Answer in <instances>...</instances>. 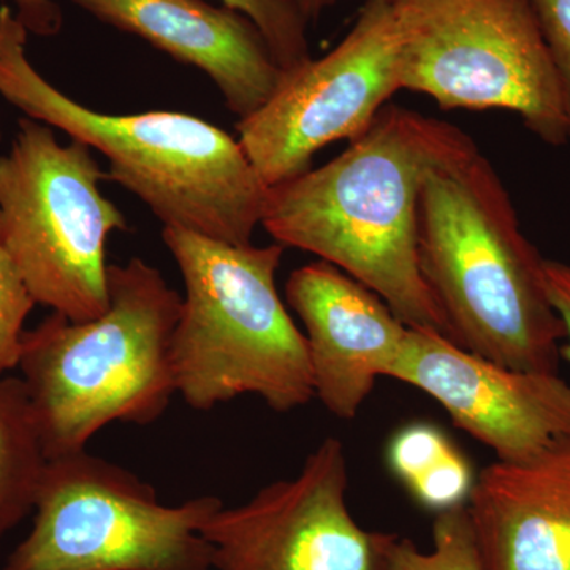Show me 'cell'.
<instances>
[{"mask_svg": "<svg viewBox=\"0 0 570 570\" xmlns=\"http://www.w3.org/2000/svg\"><path fill=\"white\" fill-rule=\"evenodd\" d=\"M469 141L452 124L387 105L335 159L269 186L262 225L277 245L354 277L411 328L448 337L420 269L419 198L426 171Z\"/></svg>", "mask_w": 570, "mask_h": 570, "instance_id": "6da1fadb", "label": "cell"}, {"mask_svg": "<svg viewBox=\"0 0 570 570\" xmlns=\"http://www.w3.org/2000/svg\"><path fill=\"white\" fill-rule=\"evenodd\" d=\"M419 262L456 346L513 370L558 373L566 328L539 250L474 140L426 171Z\"/></svg>", "mask_w": 570, "mask_h": 570, "instance_id": "7a4b0ae2", "label": "cell"}, {"mask_svg": "<svg viewBox=\"0 0 570 570\" xmlns=\"http://www.w3.org/2000/svg\"><path fill=\"white\" fill-rule=\"evenodd\" d=\"M24 22L0 6V96L108 159L107 179L148 206L164 227L253 245L266 186L238 138L176 111L107 115L70 99L28 58Z\"/></svg>", "mask_w": 570, "mask_h": 570, "instance_id": "3957f363", "label": "cell"}, {"mask_svg": "<svg viewBox=\"0 0 570 570\" xmlns=\"http://www.w3.org/2000/svg\"><path fill=\"white\" fill-rule=\"evenodd\" d=\"M183 296L140 257L108 266V307L51 313L22 335V382L48 460L82 452L110 423L149 425L176 395L171 340Z\"/></svg>", "mask_w": 570, "mask_h": 570, "instance_id": "277c9868", "label": "cell"}, {"mask_svg": "<svg viewBox=\"0 0 570 570\" xmlns=\"http://www.w3.org/2000/svg\"><path fill=\"white\" fill-rule=\"evenodd\" d=\"M181 272L171 340L176 393L195 411L254 395L275 412L314 400L306 337L277 294L284 246L232 245L164 227Z\"/></svg>", "mask_w": 570, "mask_h": 570, "instance_id": "5b68a950", "label": "cell"}, {"mask_svg": "<svg viewBox=\"0 0 570 570\" xmlns=\"http://www.w3.org/2000/svg\"><path fill=\"white\" fill-rule=\"evenodd\" d=\"M104 179L88 145H61L50 126L28 116L0 156V246L37 305L73 322L107 311L105 245L127 230L100 193Z\"/></svg>", "mask_w": 570, "mask_h": 570, "instance_id": "8992f818", "label": "cell"}, {"mask_svg": "<svg viewBox=\"0 0 570 570\" xmlns=\"http://www.w3.org/2000/svg\"><path fill=\"white\" fill-rule=\"evenodd\" d=\"M223 505L160 504L145 480L82 450L48 460L32 530L0 570H213L202 527Z\"/></svg>", "mask_w": 570, "mask_h": 570, "instance_id": "52a82bcc", "label": "cell"}, {"mask_svg": "<svg viewBox=\"0 0 570 570\" xmlns=\"http://www.w3.org/2000/svg\"><path fill=\"white\" fill-rule=\"evenodd\" d=\"M401 89L442 110H508L540 140H569L560 81L530 0H392Z\"/></svg>", "mask_w": 570, "mask_h": 570, "instance_id": "ba28073f", "label": "cell"}, {"mask_svg": "<svg viewBox=\"0 0 570 570\" xmlns=\"http://www.w3.org/2000/svg\"><path fill=\"white\" fill-rule=\"evenodd\" d=\"M400 50L392 0H366L336 48L285 71L273 99L236 122L238 141L266 186L306 174L322 148L370 129L401 91Z\"/></svg>", "mask_w": 570, "mask_h": 570, "instance_id": "9c48e42d", "label": "cell"}, {"mask_svg": "<svg viewBox=\"0 0 570 570\" xmlns=\"http://www.w3.org/2000/svg\"><path fill=\"white\" fill-rule=\"evenodd\" d=\"M347 489L346 448L325 438L295 478L268 483L205 521L213 570H390L397 535L360 527Z\"/></svg>", "mask_w": 570, "mask_h": 570, "instance_id": "30bf717a", "label": "cell"}, {"mask_svg": "<svg viewBox=\"0 0 570 570\" xmlns=\"http://www.w3.org/2000/svg\"><path fill=\"white\" fill-rule=\"evenodd\" d=\"M389 379L433 397L499 461H524L570 436V384L558 373L513 370L409 326Z\"/></svg>", "mask_w": 570, "mask_h": 570, "instance_id": "8fae6325", "label": "cell"}, {"mask_svg": "<svg viewBox=\"0 0 570 570\" xmlns=\"http://www.w3.org/2000/svg\"><path fill=\"white\" fill-rule=\"evenodd\" d=\"M287 305L306 328L314 397L341 420H352L387 377L409 326L384 299L354 277L318 261L285 283Z\"/></svg>", "mask_w": 570, "mask_h": 570, "instance_id": "7c38bea8", "label": "cell"}, {"mask_svg": "<svg viewBox=\"0 0 570 570\" xmlns=\"http://www.w3.org/2000/svg\"><path fill=\"white\" fill-rule=\"evenodd\" d=\"M124 32L212 78L228 110L242 119L265 107L285 71L245 14L204 0H71Z\"/></svg>", "mask_w": 570, "mask_h": 570, "instance_id": "4fadbf2b", "label": "cell"}, {"mask_svg": "<svg viewBox=\"0 0 570 570\" xmlns=\"http://www.w3.org/2000/svg\"><path fill=\"white\" fill-rule=\"evenodd\" d=\"M466 510L487 570H570V436L483 468Z\"/></svg>", "mask_w": 570, "mask_h": 570, "instance_id": "5bb4252c", "label": "cell"}, {"mask_svg": "<svg viewBox=\"0 0 570 570\" xmlns=\"http://www.w3.org/2000/svg\"><path fill=\"white\" fill-rule=\"evenodd\" d=\"M385 461L409 497L436 513L466 505L478 478L452 439L430 422H411L396 430Z\"/></svg>", "mask_w": 570, "mask_h": 570, "instance_id": "9a60e30c", "label": "cell"}, {"mask_svg": "<svg viewBox=\"0 0 570 570\" xmlns=\"http://www.w3.org/2000/svg\"><path fill=\"white\" fill-rule=\"evenodd\" d=\"M48 459L18 377H0V539L33 510Z\"/></svg>", "mask_w": 570, "mask_h": 570, "instance_id": "2e32d148", "label": "cell"}, {"mask_svg": "<svg viewBox=\"0 0 570 570\" xmlns=\"http://www.w3.org/2000/svg\"><path fill=\"white\" fill-rule=\"evenodd\" d=\"M390 570H487L480 557L466 505L438 513L433 549L396 538L389 551Z\"/></svg>", "mask_w": 570, "mask_h": 570, "instance_id": "e0dca14e", "label": "cell"}, {"mask_svg": "<svg viewBox=\"0 0 570 570\" xmlns=\"http://www.w3.org/2000/svg\"><path fill=\"white\" fill-rule=\"evenodd\" d=\"M257 26L281 69L291 71L311 61L307 21L294 0H223Z\"/></svg>", "mask_w": 570, "mask_h": 570, "instance_id": "ac0fdd59", "label": "cell"}, {"mask_svg": "<svg viewBox=\"0 0 570 570\" xmlns=\"http://www.w3.org/2000/svg\"><path fill=\"white\" fill-rule=\"evenodd\" d=\"M36 305L20 273L0 246V377L20 365L24 322Z\"/></svg>", "mask_w": 570, "mask_h": 570, "instance_id": "d6986e66", "label": "cell"}, {"mask_svg": "<svg viewBox=\"0 0 570 570\" xmlns=\"http://www.w3.org/2000/svg\"><path fill=\"white\" fill-rule=\"evenodd\" d=\"M560 81L570 140V0H530Z\"/></svg>", "mask_w": 570, "mask_h": 570, "instance_id": "ffe728a7", "label": "cell"}, {"mask_svg": "<svg viewBox=\"0 0 570 570\" xmlns=\"http://www.w3.org/2000/svg\"><path fill=\"white\" fill-rule=\"evenodd\" d=\"M543 275H546L551 305L561 317L566 328L568 344L561 347V355L570 362V265L546 258Z\"/></svg>", "mask_w": 570, "mask_h": 570, "instance_id": "44dd1931", "label": "cell"}, {"mask_svg": "<svg viewBox=\"0 0 570 570\" xmlns=\"http://www.w3.org/2000/svg\"><path fill=\"white\" fill-rule=\"evenodd\" d=\"M18 7V17L24 22L29 32L39 36H52L61 29V10L52 0H14ZM2 138V127H0Z\"/></svg>", "mask_w": 570, "mask_h": 570, "instance_id": "7402d4cb", "label": "cell"}, {"mask_svg": "<svg viewBox=\"0 0 570 570\" xmlns=\"http://www.w3.org/2000/svg\"><path fill=\"white\" fill-rule=\"evenodd\" d=\"M307 21H316L325 10L332 9L343 0H294Z\"/></svg>", "mask_w": 570, "mask_h": 570, "instance_id": "603a6c76", "label": "cell"}]
</instances>
